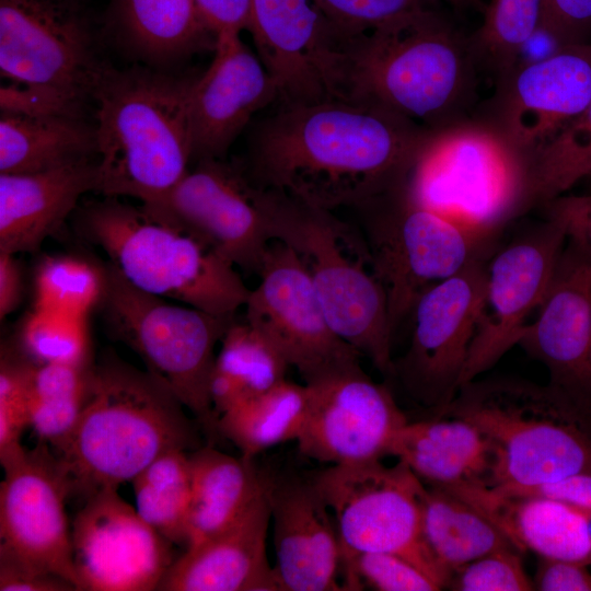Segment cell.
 Here are the masks:
<instances>
[{
	"mask_svg": "<svg viewBox=\"0 0 591 591\" xmlns=\"http://www.w3.org/2000/svg\"><path fill=\"white\" fill-rule=\"evenodd\" d=\"M190 503L186 548L196 546L234 523L266 484L251 457H233L212 445L188 453Z\"/></svg>",
	"mask_w": 591,
	"mask_h": 591,
	"instance_id": "f1b7e54d",
	"label": "cell"
},
{
	"mask_svg": "<svg viewBox=\"0 0 591 591\" xmlns=\"http://www.w3.org/2000/svg\"><path fill=\"white\" fill-rule=\"evenodd\" d=\"M97 190V165L84 159L37 173L0 174V252L31 253Z\"/></svg>",
	"mask_w": 591,
	"mask_h": 591,
	"instance_id": "484cf974",
	"label": "cell"
},
{
	"mask_svg": "<svg viewBox=\"0 0 591 591\" xmlns=\"http://www.w3.org/2000/svg\"><path fill=\"white\" fill-rule=\"evenodd\" d=\"M35 363H93L86 317L36 308L24 317L16 341Z\"/></svg>",
	"mask_w": 591,
	"mask_h": 591,
	"instance_id": "f35d334b",
	"label": "cell"
},
{
	"mask_svg": "<svg viewBox=\"0 0 591 591\" xmlns=\"http://www.w3.org/2000/svg\"><path fill=\"white\" fill-rule=\"evenodd\" d=\"M506 493L553 498L579 509L591 510V475L576 474L531 487H495Z\"/></svg>",
	"mask_w": 591,
	"mask_h": 591,
	"instance_id": "816d5d0a",
	"label": "cell"
},
{
	"mask_svg": "<svg viewBox=\"0 0 591 591\" xmlns=\"http://www.w3.org/2000/svg\"><path fill=\"white\" fill-rule=\"evenodd\" d=\"M183 403L149 370L108 355L94 363L86 401L56 456L71 493L84 498L131 482L161 454L187 450L197 434Z\"/></svg>",
	"mask_w": 591,
	"mask_h": 591,
	"instance_id": "3957f363",
	"label": "cell"
},
{
	"mask_svg": "<svg viewBox=\"0 0 591 591\" xmlns=\"http://www.w3.org/2000/svg\"><path fill=\"white\" fill-rule=\"evenodd\" d=\"M245 303V318L279 349L304 383L359 363L361 354L332 328L298 254L271 241Z\"/></svg>",
	"mask_w": 591,
	"mask_h": 591,
	"instance_id": "9a60e30c",
	"label": "cell"
},
{
	"mask_svg": "<svg viewBox=\"0 0 591 591\" xmlns=\"http://www.w3.org/2000/svg\"><path fill=\"white\" fill-rule=\"evenodd\" d=\"M267 495L281 591L343 590L337 525L311 478L267 476Z\"/></svg>",
	"mask_w": 591,
	"mask_h": 591,
	"instance_id": "cb8c5ba5",
	"label": "cell"
},
{
	"mask_svg": "<svg viewBox=\"0 0 591 591\" xmlns=\"http://www.w3.org/2000/svg\"><path fill=\"white\" fill-rule=\"evenodd\" d=\"M487 259L480 257L428 288L414 309L406 352L393 362L406 392L437 415L460 389L484 305Z\"/></svg>",
	"mask_w": 591,
	"mask_h": 591,
	"instance_id": "5bb4252c",
	"label": "cell"
},
{
	"mask_svg": "<svg viewBox=\"0 0 591 591\" xmlns=\"http://www.w3.org/2000/svg\"><path fill=\"white\" fill-rule=\"evenodd\" d=\"M271 521L264 489L230 526L186 548L158 587L162 591H281L266 552Z\"/></svg>",
	"mask_w": 591,
	"mask_h": 591,
	"instance_id": "d4e9b609",
	"label": "cell"
},
{
	"mask_svg": "<svg viewBox=\"0 0 591 591\" xmlns=\"http://www.w3.org/2000/svg\"><path fill=\"white\" fill-rule=\"evenodd\" d=\"M290 366L275 344L255 325L234 320L220 341L210 379L218 416L286 380Z\"/></svg>",
	"mask_w": 591,
	"mask_h": 591,
	"instance_id": "1f68e13d",
	"label": "cell"
},
{
	"mask_svg": "<svg viewBox=\"0 0 591 591\" xmlns=\"http://www.w3.org/2000/svg\"><path fill=\"white\" fill-rule=\"evenodd\" d=\"M591 176V103L528 162V205L544 206Z\"/></svg>",
	"mask_w": 591,
	"mask_h": 591,
	"instance_id": "d590c367",
	"label": "cell"
},
{
	"mask_svg": "<svg viewBox=\"0 0 591 591\" xmlns=\"http://www.w3.org/2000/svg\"><path fill=\"white\" fill-rule=\"evenodd\" d=\"M37 363L15 344L2 345L0 358V460L23 449L21 437L28 427V398Z\"/></svg>",
	"mask_w": 591,
	"mask_h": 591,
	"instance_id": "ab89813d",
	"label": "cell"
},
{
	"mask_svg": "<svg viewBox=\"0 0 591 591\" xmlns=\"http://www.w3.org/2000/svg\"><path fill=\"white\" fill-rule=\"evenodd\" d=\"M0 554L53 572L82 591L65 509L71 487L45 445L0 461Z\"/></svg>",
	"mask_w": 591,
	"mask_h": 591,
	"instance_id": "e0dca14e",
	"label": "cell"
},
{
	"mask_svg": "<svg viewBox=\"0 0 591 591\" xmlns=\"http://www.w3.org/2000/svg\"><path fill=\"white\" fill-rule=\"evenodd\" d=\"M526 166L486 125L437 131L406 179L421 206L494 240L529 210Z\"/></svg>",
	"mask_w": 591,
	"mask_h": 591,
	"instance_id": "9c48e42d",
	"label": "cell"
},
{
	"mask_svg": "<svg viewBox=\"0 0 591 591\" xmlns=\"http://www.w3.org/2000/svg\"><path fill=\"white\" fill-rule=\"evenodd\" d=\"M447 1H449L453 7L459 8V9L482 7V2H479V0H447Z\"/></svg>",
	"mask_w": 591,
	"mask_h": 591,
	"instance_id": "db71d44e",
	"label": "cell"
},
{
	"mask_svg": "<svg viewBox=\"0 0 591 591\" xmlns=\"http://www.w3.org/2000/svg\"><path fill=\"white\" fill-rule=\"evenodd\" d=\"M543 0H490L471 44L480 69L501 82L517 67L528 42L540 30Z\"/></svg>",
	"mask_w": 591,
	"mask_h": 591,
	"instance_id": "8d00e7d4",
	"label": "cell"
},
{
	"mask_svg": "<svg viewBox=\"0 0 591 591\" xmlns=\"http://www.w3.org/2000/svg\"><path fill=\"white\" fill-rule=\"evenodd\" d=\"M344 590L437 591L441 588L401 556L390 553H341Z\"/></svg>",
	"mask_w": 591,
	"mask_h": 591,
	"instance_id": "60d3db41",
	"label": "cell"
},
{
	"mask_svg": "<svg viewBox=\"0 0 591 591\" xmlns=\"http://www.w3.org/2000/svg\"><path fill=\"white\" fill-rule=\"evenodd\" d=\"M1 113L40 116V115H68L70 113L58 102L31 88L7 83L0 88Z\"/></svg>",
	"mask_w": 591,
	"mask_h": 591,
	"instance_id": "f907efd6",
	"label": "cell"
},
{
	"mask_svg": "<svg viewBox=\"0 0 591 591\" xmlns=\"http://www.w3.org/2000/svg\"><path fill=\"white\" fill-rule=\"evenodd\" d=\"M23 275L15 254L0 252V318L15 311L23 298Z\"/></svg>",
	"mask_w": 591,
	"mask_h": 591,
	"instance_id": "f5cc1de1",
	"label": "cell"
},
{
	"mask_svg": "<svg viewBox=\"0 0 591 591\" xmlns=\"http://www.w3.org/2000/svg\"><path fill=\"white\" fill-rule=\"evenodd\" d=\"M387 455L405 463L429 486L488 485L489 444L476 427L461 418L407 421L393 437Z\"/></svg>",
	"mask_w": 591,
	"mask_h": 591,
	"instance_id": "83f0119b",
	"label": "cell"
},
{
	"mask_svg": "<svg viewBox=\"0 0 591 591\" xmlns=\"http://www.w3.org/2000/svg\"><path fill=\"white\" fill-rule=\"evenodd\" d=\"M444 488L482 511L519 552L591 565V540L581 509L553 498L506 493L483 484Z\"/></svg>",
	"mask_w": 591,
	"mask_h": 591,
	"instance_id": "4316f807",
	"label": "cell"
},
{
	"mask_svg": "<svg viewBox=\"0 0 591 591\" xmlns=\"http://www.w3.org/2000/svg\"><path fill=\"white\" fill-rule=\"evenodd\" d=\"M305 384L287 379L219 416V434L230 440L242 456L256 454L299 438L306 418Z\"/></svg>",
	"mask_w": 591,
	"mask_h": 591,
	"instance_id": "836d02e7",
	"label": "cell"
},
{
	"mask_svg": "<svg viewBox=\"0 0 591 591\" xmlns=\"http://www.w3.org/2000/svg\"><path fill=\"white\" fill-rule=\"evenodd\" d=\"M518 340L549 382L591 397V246L567 239L547 294Z\"/></svg>",
	"mask_w": 591,
	"mask_h": 591,
	"instance_id": "44dd1931",
	"label": "cell"
},
{
	"mask_svg": "<svg viewBox=\"0 0 591 591\" xmlns=\"http://www.w3.org/2000/svg\"><path fill=\"white\" fill-rule=\"evenodd\" d=\"M0 590L77 591V588L60 576L0 554Z\"/></svg>",
	"mask_w": 591,
	"mask_h": 591,
	"instance_id": "bcb514c9",
	"label": "cell"
},
{
	"mask_svg": "<svg viewBox=\"0 0 591 591\" xmlns=\"http://www.w3.org/2000/svg\"><path fill=\"white\" fill-rule=\"evenodd\" d=\"M250 33L277 102L335 99L334 38L313 0H252Z\"/></svg>",
	"mask_w": 591,
	"mask_h": 591,
	"instance_id": "603a6c76",
	"label": "cell"
},
{
	"mask_svg": "<svg viewBox=\"0 0 591 591\" xmlns=\"http://www.w3.org/2000/svg\"><path fill=\"white\" fill-rule=\"evenodd\" d=\"M310 478L334 515L341 553L401 556L445 588L422 538L426 486L405 463L329 465Z\"/></svg>",
	"mask_w": 591,
	"mask_h": 591,
	"instance_id": "8fae6325",
	"label": "cell"
},
{
	"mask_svg": "<svg viewBox=\"0 0 591 591\" xmlns=\"http://www.w3.org/2000/svg\"><path fill=\"white\" fill-rule=\"evenodd\" d=\"M355 210L394 333L428 288L486 257L494 241L416 202L406 181Z\"/></svg>",
	"mask_w": 591,
	"mask_h": 591,
	"instance_id": "30bf717a",
	"label": "cell"
},
{
	"mask_svg": "<svg viewBox=\"0 0 591 591\" xmlns=\"http://www.w3.org/2000/svg\"><path fill=\"white\" fill-rule=\"evenodd\" d=\"M86 396L76 398H28V425L37 437L54 449L59 447L76 428Z\"/></svg>",
	"mask_w": 591,
	"mask_h": 591,
	"instance_id": "f6af8a7d",
	"label": "cell"
},
{
	"mask_svg": "<svg viewBox=\"0 0 591 591\" xmlns=\"http://www.w3.org/2000/svg\"><path fill=\"white\" fill-rule=\"evenodd\" d=\"M270 228L273 241L289 245L303 262L334 332L392 376L394 332L363 236L334 211L280 193Z\"/></svg>",
	"mask_w": 591,
	"mask_h": 591,
	"instance_id": "52a82bcc",
	"label": "cell"
},
{
	"mask_svg": "<svg viewBox=\"0 0 591 591\" xmlns=\"http://www.w3.org/2000/svg\"><path fill=\"white\" fill-rule=\"evenodd\" d=\"M581 510L584 513L587 525H588V531H589V535H590V540H591V510H584V509H581Z\"/></svg>",
	"mask_w": 591,
	"mask_h": 591,
	"instance_id": "11a10c76",
	"label": "cell"
},
{
	"mask_svg": "<svg viewBox=\"0 0 591 591\" xmlns=\"http://www.w3.org/2000/svg\"><path fill=\"white\" fill-rule=\"evenodd\" d=\"M195 5L202 25L215 38L251 30L252 0H195Z\"/></svg>",
	"mask_w": 591,
	"mask_h": 591,
	"instance_id": "7dc6e473",
	"label": "cell"
},
{
	"mask_svg": "<svg viewBox=\"0 0 591 591\" xmlns=\"http://www.w3.org/2000/svg\"><path fill=\"white\" fill-rule=\"evenodd\" d=\"M95 154V127L78 116L1 113L0 174L48 171Z\"/></svg>",
	"mask_w": 591,
	"mask_h": 591,
	"instance_id": "f546056e",
	"label": "cell"
},
{
	"mask_svg": "<svg viewBox=\"0 0 591 591\" xmlns=\"http://www.w3.org/2000/svg\"><path fill=\"white\" fill-rule=\"evenodd\" d=\"M421 532L447 584L460 567L494 551L515 548L482 511L444 487H426Z\"/></svg>",
	"mask_w": 591,
	"mask_h": 591,
	"instance_id": "4dcf8cb0",
	"label": "cell"
},
{
	"mask_svg": "<svg viewBox=\"0 0 591 591\" xmlns=\"http://www.w3.org/2000/svg\"><path fill=\"white\" fill-rule=\"evenodd\" d=\"M297 439L302 455L329 465L381 460L408 420L392 392L356 363L311 382Z\"/></svg>",
	"mask_w": 591,
	"mask_h": 591,
	"instance_id": "ac0fdd59",
	"label": "cell"
},
{
	"mask_svg": "<svg viewBox=\"0 0 591 591\" xmlns=\"http://www.w3.org/2000/svg\"><path fill=\"white\" fill-rule=\"evenodd\" d=\"M588 565L540 557L534 589L542 591H591Z\"/></svg>",
	"mask_w": 591,
	"mask_h": 591,
	"instance_id": "c3c4849f",
	"label": "cell"
},
{
	"mask_svg": "<svg viewBox=\"0 0 591 591\" xmlns=\"http://www.w3.org/2000/svg\"><path fill=\"white\" fill-rule=\"evenodd\" d=\"M114 14L127 44L150 61L175 60L216 44L195 0H114Z\"/></svg>",
	"mask_w": 591,
	"mask_h": 591,
	"instance_id": "d6a6232c",
	"label": "cell"
},
{
	"mask_svg": "<svg viewBox=\"0 0 591 591\" xmlns=\"http://www.w3.org/2000/svg\"><path fill=\"white\" fill-rule=\"evenodd\" d=\"M437 416L464 419L486 438L487 486L531 487L591 475V397L551 382L474 379Z\"/></svg>",
	"mask_w": 591,
	"mask_h": 591,
	"instance_id": "5b68a950",
	"label": "cell"
},
{
	"mask_svg": "<svg viewBox=\"0 0 591 591\" xmlns=\"http://www.w3.org/2000/svg\"><path fill=\"white\" fill-rule=\"evenodd\" d=\"M517 548L488 553L452 572L447 588L455 591H529L528 577Z\"/></svg>",
	"mask_w": 591,
	"mask_h": 591,
	"instance_id": "7bdbcfd3",
	"label": "cell"
},
{
	"mask_svg": "<svg viewBox=\"0 0 591 591\" xmlns=\"http://www.w3.org/2000/svg\"><path fill=\"white\" fill-rule=\"evenodd\" d=\"M117 490L105 487L93 493L76 514L72 553L82 590H158L176 559L173 544Z\"/></svg>",
	"mask_w": 591,
	"mask_h": 591,
	"instance_id": "d6986e66",
	"label": "cell"
},
{
	"mask_svg": "<svg viewBox=\"0 0 591 591\" xmlns=\"http://www.w3.org/2000/svg\"><path fill=\"white\" fill-rule=\"evenodd\" d=\"M248 144L258 185L315 208H351L403 184L437 132L383 108L338 99L276 102Z\"/></svg>",
	"mask_w": 591,
	"mask_h": 591,
	"instance_id": "6da1fadb",
	"label": "cell"
},
{
	"mask_svg": "<svg viewBox=\"0 0 591 591\" xmlns=\"http://www.w3.org/2000/svg\"><path fill=\"white\" fill-rule=\"evenodd\" d=\"M101 302L108 331L143 360L195 416L211 441L219 434L210 379L215 349L235 316L172 303L130 285L109 263Z\"/></svg>",
	"mask_w": 591,
	"mask_h": 591,
	"instance_id": "ba28073f",
	"label": "cell"
},
{
	"mask_svg": "<svg viewBox=\"0 0 591 591\" xmlns=\"http://www.w3.org/2000/svg\"><path fill=\"white\" fill-rule=\"evenodd\" d=\"M546 216L559 220L568 237L591 246V194L563 195L543 206Z\"/></svg>",
	"mask_w": 591,
	"mask_h": 591,
	"instance_id": "681fc988",
	"label": "cell"
},
{
	"mask_svg": "<svg viewBox=\"0 0 591 591\" xmlns=\"http://www.w3.org/2000/svg\"><path fill=\"white\" fill-rule=\"evenodd\" d=\"M196 77L96 70L97 193L162 201L192 161L189 101Z\"/></svg>",
	"mask_w": 591,
	"mask_h": 591,
	"instance_id": "277c9868",
	"label": "cell"
},
{
	"mask_svg": "<svg viewBox=\"0 0 591 591\" xmlns=\"http://www.w3.org/2000/svg\"><path fill=\"white\" fill-rule=\"evenodd\" d=\"M334 38L355 36L413 13L439 0H313Z\"/></svg>",
	"mask_w": 591,
	"mask_h": 591,
	"instance_id": "b9f144b4",
	"label": "cell"
},
{
	"mask_svg": "<svg viewBox=\"0 0 591 591\" xmlns=\"http://www.w3.org/2000/svg\"><path fill=\"white\" fill-rule=\"evenodd\" d=\"M533 230L487 260L484 305L460 386L494 366L512 346L544 301L568 235L545 216Z\"/></svg>",
	"mask_w": 591,
	"mask_h": 591,
	"instance_id": "2e32d148",
	"label": "cell"
},
{
	"mask_svg": "<svg viewBox=\"0 0 591 591\" xmlns=\"http://www.w3.org/2000/svg\"><path fill=\"white\" fill-rule=\"evenodd\" d=\"M80 236L137 289L218 316H235L248 289L235 266L178 225L104 196L76 209Z\"/></svg>",
	"mask_w": 591,
	"mask_h": 591,
	"instance_id": "8992f818",
	"label": "cell"
},
{
	"mask_svg": "<svg viewBox=\"0 0 591 591\" xmlns=\"http://www.w3.org/2000/svg\"><path fill=\"white\" fill-rule=\"evenodd\" d=\"M538 31L557 47L591 45V0H543Z\"/></svg>",
	"mask_w": 591,
	"mask_h": 591,
	"instance_id": "ee69618b",
	"label": "cell"
},
{
	"mask_svg": "<svg viewBox=\"0 0 591 591\" xmlns=\"http://www.w3.org/2000/svg\"><path fill=\"white\" fill-rule=\"evenodd\" d=\"M136 510L173 545L187 544L190 466L185 450H171L151 462L132 480Z\"/></svg>",
	"mask_w": 591,
	"mask_h": 591,
	"instance_id": "e575fe53",
	"label": "cell"
},
{
	"mask_svg": "<svg viewBox=\"0 0 591 591\" xmlns=\"http://www.w3.org/2000/svg\"><path fill=\"white\" fill-rule=\"evenodd\" d=\"M166 197L143 206L210 246L245 271L259 273L271 243L270 219L278 196L223 158L196 161Z\"/></svg>",
	"mask_w": 591,
	"mask_h": 591,
	"instance_id": "7c38bea8",
	"label": "cell"
},
{
	"mask_svg": "<svg viewBox=\"0 0 591 591\" xmlns=\"http://www.w3.org/2000/svg\"><path fill=\"white\" fill-rule=\"evenodd\" d=\"M105 283V267L77 256H47L35 271L34 306L86 317L101 304Z\"/></svg>",
	"mask_w": 591,
	"mask_h": 591,
	"instance_id": "74e56055",
	"label": "cell"
},
{
	"mask_svg": "<svg viewBox=\"0 0 591 591\" xmlns=\"http://www.w3.org/2000/svg\"><path fill=\"white\" fill-rule=\"evenodd\" d=\"M499 84L494 130L529 160L591 103V45L556 48L517 67Z\"/></svg>",
	"mask_w": 591,
	"mask_h": 591,
	"instance_id": "ffe728a7",
	"label": "cell"
},
{
	"mask_svg": "<svg viewBox=\"0 0 591 591\" xmlns=\"http://www.w3.org/2000/svg\"><path fill=\"white\" fill-rule=\"evenodd\" d=\"M99 66L80 14L66 0H0V71L79 115Z\"/></svg>",
	"mask_w": 591,
	"mask_h": 591,
	"instance_id": "4fadbf2b",
	"label": "cell"
},
{
	"mask_svg": "<svg viewBox=\"0 0 591 591\" xmlns=\"http://www.w3.org/2000/svg\"><path fill=\"white\" fill-rule=\"evenodd\" d=\"M480 69L471 39L427 9L335 39V97L440 131L462 124Z\"/></svg>",
	"mask_w": 591,
	"mask_h": 591,
	"instance_id": "7a4b0ae2",
	"label": "cell"
},
{
	"mask_svg": "<svg viewBox=\"0 0 591 591\" xmlns=\"http://www.w3.org/2000/svg\"><path fill=\"white\" fill-rule=\"evenodd\" d=\"M278 100L275 80L241 34L219 35L209 67L192 88V160L223 158L253 117Z\"/></svg>",
	"mask_w": 591,
	"mask_h": 591,
	"instance_id": "7402d4cb",
	"label": "cell"
}]
</instances>
